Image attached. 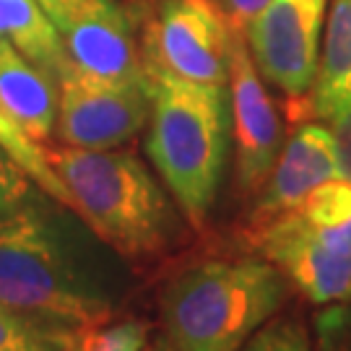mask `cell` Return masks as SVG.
Wrapping results in <instances>:
<instances>
[{
	"instance_id": "6da1fadb",
	"label": "cell",
	"mask_w": 351,
	"mask_h": 351,
	"mask_svg": "<svg viewBox=\"0 0 351 351\" xmlns=\"http://www.w3.org/2000/svg\"><path fill=\"white\" fill-rule=\"evenodd\" d=\"M125 302L123 276L101 263L37 201L0 216V304L45 323L86 330Z\"/></svg>"
},
{
	"instance_id": "7a4b0ae2",
	"label": "cell",
	"mask_w": 351,
	"mask_h": 351,
	"mask_svg": "<svg viewBox=\"0 0 351 351\" xmlns=\"http://www.w3.org/2000/svg\"><path fill=\"white\" fill-rule=\"evenodd\" d=\"M73 211L123 258H159L180 239V216L149 167L130 151L45 149Z\"/></svg>"
},
{
	"instance_id": "3957f363",
	"label": "cell",
	"mask_w": 351,
	"mask_h": 351,
	"mask_svg": "<svg viewBox=\"0 0 351 351\" xmlns=\"http://www.w3.org/2000/svg\"><path fill=\"white\" fill-rule=\"evenodd\" d=\"M289 289L265 258L190 265L162 291L164 336L175 351H242L287 304Z\"/></svg>"
},
{
	"instance_id": "277c9868",
	"label": "cell",
	"mask_w": 351,
	"mask_h": 351,
	"mask_svg": "<svg viewBox=\"0 0 351 351\" xmlns=\"http://www.w3.org/2000/svg\"><path fill=\"white\" fill-rule=\"evenodd\" d=\"M146 151L190 224L203 226L219 193L229 146L226 88L149 73Z\"/></svg>"
},
{
	"instance_id": "5b68a950",
	"label": "cell",
	"mask_w": 351,
	"mask_h": 351,
	"mask_svg": "<svg viewBox=\"0 0 351 351\" xmlns=\"http://www.w3.org/2000/svg\"><path fill=\"white\" fill-rule=\"evenodd\" d=\"M229 37L232 26L213 0H159L143 34V68L226 88Z\"/></svg>"
},
{
	"instance_id": "8992f818",
	"label": "cell",
	"mask_w": 351,
	"mask_h": 351,
	"mask_svg": "<svg viewBox=\"0 0 351 351\" xmlns=\"http://www.w3.org/2000/svg\"><path fill=\"white\" fill-rule=\"evenodd\" d=\"M250 239L271 265L313 304L351 302V242L341 229H320L300 211L252 224Z\"/></svg>"
},
{
	"instance_id": "52a82bcc",
	"label": "cell",
	"mask_w": 351,
	"mask_h": 351,
	"mask_svg": "<svg viewBox=\"0 0 351 351\" xmlns=\"http://www.w3.org/2000/svg\"><path fill=\"white\" fill-rule=\"evenodd\" d=\"M151 81H99L65 71L58 81V136L75 149H117L149 123Z\"/></svg>"
},
{
	"instance_id": "ba28073f",
	"label": "cell",
	"mask_w": 351,
	"mask_h": 351,
	"mask_svg": "<svg viewBox=\"0 0 351 351\" xmlns=\"http://www.w3.org/2000/svg\"><path fill=\"white\" fill-rule=\"evenodd\" d=\"M75 71L99 81L149 78L133 21L114 0H39Z\"/></svg>"
},
{
	"instance_id": "9c48e42d",
	"label": "cell",
	"mask_w": 351,
	"mask_h": 351,
	"mask_svg": "<svg viewBox=\"0 0 351 351\" xmlns=\"http://www.w3.org/2000/svg\"><path fill=\"white\" fill-rule=\"evenodd\" d=\"M326 0H271L247 26V47L268 84L291 99L310 94Z\"/></svg>"
},
{
	"instance_id": "30bf717a",
	"label": "cell",
	"mask_w": 351,
	"mask_h": 351,
	"mask_svg": "<svg viewBox=\"0 0 351 351\" xmlns=\"http://www.w3.org/2000/svg\"><path fill=\"white\" fill-rule=\"evenodd\" d=\"M229 97L237 149V182L245 195L265 185L281 151L284 125L263 78L255 68L247 42L232 29L229 37Z\"/></svg>"
},
{
	"instance_id": "8fae6325",
	"label": "cell",
	"mask_w": 351,
	"mask_h": 351,
	"mask_svg": "<svg viewBox=\"0 0 351 351\" xmlns=\"http://www.w3.org/2000/svg\"><path fill=\"white\" fill-rule=\"evenodd\" d=\"M330 177H339L333 136L328 128L304 123L294 130L265 180L252 224H263L278 213L297 211L302 201Z\"/></svg>"
},
{
	"instance_id": "7c38bea8",
	"label": "cell",
	"mask_w": 351,
	"mask_h": 351,
	"mask_svg": "<svg viewBox=\"0 0 351 351\" xmlns=\"http://www.w3.org/2000/svg\"><path fill=\"white\" fill-rule=\"evenodd\" d=\"M0 104L16 125L37 143L52 138L58 125V81L0 39Z\"/></svg>"
},
{
	"instance_id": "4fadbf2b",
	"label": "cell",
	"mask_w": 351,
	"mask_h": 351,
	"mask_svg": "<svg viewBox=\"0 0 351 351\" xmlns=\"http://www.w3.org/2000/svg\"><path fill=\"white\" fill-rule=\"evenodd\" d=\"M346 101H351V0H333L307 112L328 120Z\"/></svg>"
},
{
	"instance_id": "5bb4252c",
	"label": "cell",
	"mask_w": 351,
	"mask_h": 351,
	"mask_svg": "<svg viewBox=\"0 0 351 351\" xmlns=\"http://www.w3.org/2000/svg\"><path fill=\"white\" fill-rule=\"evenodd\" d=\"M0 39L11 42L26 60L55 81L73 68L63 39L39 0H0Z\"/></svg>"
},
{
	"instance_id": "9a60e30c",
	"label": "cell",
	"mask_w": 351,
	"mask_h": 351,
	"mask_svg": "<svg viewBox=\"0 0 351 351\" xmlns=\"http://www.w3.org/2000/svg\"><path fill=\"white\" fill-rule=\"evenodd\" d=\"M0 143H3V149L8 151L16 162L24 167V172L32 177V182L50 201L60 203L63 208H73L71 193L65 190L63 180L55 175V169L47 162V154L42 149V143L29 138L24 130L16 125V120H13L11 114L5 112L3 104H0Z\"/></svg>"
},
{
	"instance_id": "2e32d148",
	"label": "cell",
	"mask_w": 351,
	"mask_h": 351,
	"mask_svg": "<svg viewBox=\"0 0 351 351\" xmlns=\"http://www.w3.org/2000/svg\"><path fill=\"white\" fill-rule=\"evenodd\" d=\"M78 333L0 304V351H68Z\"/></svg>"
},
{
	"instance_id": "e0dca14e",
	"label": "cell",
	"mask_w": 351,
	"mask_h": 351,
	"mask_svg": "<svg viewBox=\"0 0 351 351\" xmlns=\"http://www.w3.org/2000/svg\"><path fill=\"white\" fill-rule=\"evenodd\" d=\"M297 211L320 229H341L351 221V182L346 177H330L302 201Z\"/></svg>"
},
{
	"instance_id": "ac0fdd59",
	"label": "cell",
	"mask_w": 351,
	"mask_h": 351,
	"mask_svg": "<svg viewBox=\"0 0 351 351\" xmlns=\"http://www.w3.org/2000/svg\"><path fill=\"white\" fill-rule=\"evenodd\" d=\"M149 346V323L143 320H117L86 328L75 336L68 351H146Z\"/></svg>"
},
{
	"instance_id": "d6986e66",
	"label": "cell",
	"mask_w": 351,
	"mask_h": 351,
	"mask_svg": "<svg viewBox=\"0 0 351 351\" xmlns=\"http://www.w3.org/2000/svg\"><path fill=\"white\" fill-rule=\"evenodd\" d=\"M242 351H313V336L297 313L274 315Z\"/></svg>"
},
{
	"instance_id": "ffe728a7",
	"label": "cell",
	"mask_w": 351,
	"mask_h": 351,
	"mask_svg": "<svg viewBox=\"0 0 351 351\" xmlns=\"http://www.w3.org/2000/svg\"><path fill=\"white\" fill-rule=\"evenodd\" d=\"M37 185L24 172V167L13 159L0 143V216H8L42 201L37 195ZM42 193V190H39Z\"/></svg>"
},
{
	"instance_id": "44dd1931",
	"label": "cell",
	"mask_w": 351,
	"mask_h": 351,
	"mask_svg": "<svg viewBox=\"0 0 351 351\" xmlns=\"http://www.w3.org/2000/svg\"><path fill=\"white\" fill-rule=\"evenodd\" d=\"M313 351H351V302L326 304L313 317Z\"/></svg>"
},
{
	"instance_id": "7402d4cb",
	"label": "cell",
	"mask_w": 351,
	"mask_h": 351,
	"mask_svg": "<svg viewBox=\"0 0 351 351\" xmlns=\"http://www.w3.org/2000/svg\"><path fill=\"white\" fill-rule=\"evenodd\" d=\"M330 123V136L336 143V159H339V175L351 182V101L339 107L328 117Z\"/></svg>"
},
{
	"instance_id": "603a6c76",
	"label": "cell",
	"mask_w": 351,
	"mask_h": 351,
	"mask_svg": "<svg viewBox=\"0 0 351 351\" xmlns=\"http://www.w3.org/2000/svg\"><path fill=\"white\" fill-rule=\"evenodd\" d=\"M271 0H221V11L234 32H247V26L265 11Z\"/></svg>"
},
{
	"instance_id": "cb8c5ba5",
	"label": "cell",
	"mask_w": 351,
	"mask_h": 351,
	"mask_svg": "<svg viewBox=\"0 0 351 351\" xmlns=\"http://www.w3.org/2000/svg\"><path fill=\"white\" fill-rule=\"evenodd\" d=\"M146 351H175V349H172V343L167 341V336H162V339H156V341H149Z\"/></svg>"
},
{
	"instance_id": "d4e9b609",
	"label": "cell",
	"mask_w": 351,
	"mask_h": 351,
	"mask_svg": "<svg viewBox=\"0 0 351 351\" xmlns=\"http://www.w3.org/2000/svg\"><path fill=\"white\" fill-rule=\"evenodd\" d=\"M343 232H346V237H349V242H351V221L346 226H343Z\"/></svg>"
}]
</instances>
